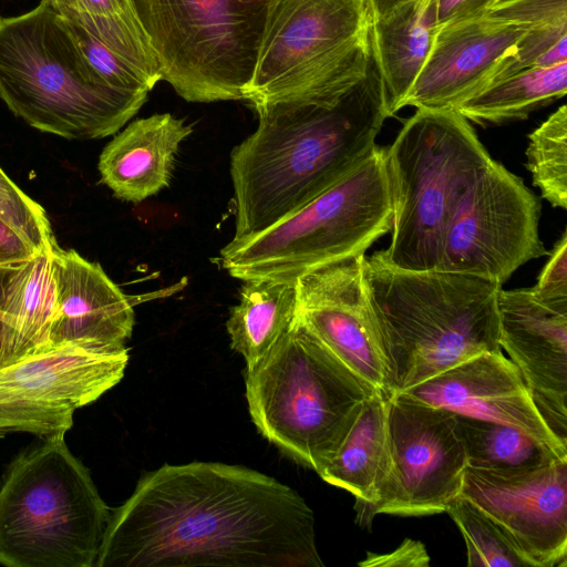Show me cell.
<instances>
[{"mask_svg": "<svg viewBox=\"0 0 567 567\" xmlns=\"http://www.w3.org/2000/svg\"><path fill=\"white\" fill-rule=\"evenodd\" d=\"M455 421L470 467L520 471L567 458L514 426L460 414Z\"/></svg>", "mask_w": 567, "mask_h": 567, "instance_id": "4316f807", "label": "cell"}, {"mask_svg": "<svg viewBox=\"0 0 567 567\" xmlns=\"http://www.w3.org/2000/svg\"><path fill=\"white\" fill-rule=\"evenodd\" d=\"M0 218L35 250H51L55 238L44 208L22 192L0 168Z\"/></svg>", "mask_w": 567, "mask_h": 567, "instance_id": "f546056e", "label": "cell"}, {"mask_svg": "<svg viewBox=\"0 0 567 567\" xmlns=\"http://www.w3.org/2000/svg\"><path fill=\"white\" fill-rule=\"evenodd\" d=\"M527 32L488 12L439 27L402 109L454 110L493 80Z\"/></svg>", "mask_w": 567, "mask_h": 567, "instance_id": "e0dca14e", "label": "cell"}, {"mask_svg": "<svg viewBox=\"0 0 567 567\" xmlns=\"http://www.w3.org/2000/svg\"><path fill=\"white\" fill-rule=\"evenodd\" d=\"M461 496L496 524L530 567L567 566V458L520 471L467 466Z\"/></svg>", "mask_w": 567, "mask_h": 567, "instance_id": "5bb4252c", "label": "cell"}, {"mask_svg": "<svg viewBox=\"0 0 567 567\" xmlns=\"http://www.w3.org/2000/svg\"><path fill=\"white\" fill-rule=\"evenodd\" d=\"M496 0H436L437 25L486 13Z\"/></svg>", "mask_w": 567, "mask_h": 567, "instance_id": "d590c367", "label": "cell"}, {"mask_svg": "<svg viewBox=\"0 0 567 567\" xmlns=\"http://www.w3.org/2000/svg\"><path fill=\"white\" fill-rule=\"evenodd\" d=\"M363 257L301 276L296 316L352 373L385 395L388 371L365 299Z\"/></svg>", "mask_w": 567, "mask_h": 567, "instance_id": "9a60e30c", "label": "cell"}, {"mask_svg": "<svg viewBox=\"0 0 567 567\" xmlns=\"http://www.w3.org/2000/svg\"><path fill=\"white\" fill-rule=\"evenodd\" d=\"M540 204L523 181L495 161L468 184L445 230L440 269L503 285L522 265L546 255Z\"/></svg>", "mask_w": 567, "mask_h": 567, "instance_id": "8fae6325", "label": "cell"}, {"mask_svg": "<svg viewBox=\"0 0 567 567\" xmlns=\"http://www.w3.org/2000/svg\"><path fill=\"white\" fill-rule=\"evenodd\" d=\"M65 19L78 23L137 70L152 87L162 80L155 51L132 0H48Z\"/></svg>", "mask_w": 567, "mask_h": 567, "instance_id": "d4e9b609", "label": "cell"}, {"mask_svg": "<svg viewBox=\"0 0 567 567\" xmlns=\"http://www.w3.org/2000/svg\"><path fill=\"white\" fill-rule=\"evenodd\" d=\"M51 250L40 251L31 259L10 267L8 305L13 319L11 363L51 348L50 328L55 303Z\"/></svg>", "mask_w": 567, "mask_h": 567, "instance_id": "484cf974", "label": "cell"}, {"mask_svg": "<svg viewBox=\"0 0 567 567\" xmlns=\"http://www.w3.org/2000/svg\"><path fill=\"white\" fill-rule=\"evenodd\" d=\"M38 252L40 251L0 218V267L27 261Z\"/></svg>", "mask_w": 567, "mask_h": 567, "instance_id": "e575fe53", "label": "cell"}, {"mask_svg": "<svg viewBox=\"0 0 567 567\" xmlns=\"http://www.w3.org/2000/svg\"><path fill=\"white\" fill-rule=\"evenodd\" d=\"M567 62L529 68L494 81L454 110L468 122L501 125L526 118L532 112L565 96Z\"/></svg>", "mask_w": 567, "mask_h": 567, "instance_id": "cb8c5ba5", "label": "cell"}, {"mask_svg": "<svg viewBox=\"0 0 567 567\" xmlns=\"http://www.w3.org/2000/svg\"><path fill=\"white\" fill-rule=\"evenodd\" d=\"M162 80L187 102L243 100L272 0H132Z\"/></svg>", "mask_w": 567, "mask_h": 567, "instance_id": "30bf717a", "label": "cell"}, {"mask_svg": "<svg viewBox=\"0 0 567 567\" xmlns=\"http://www.w3.org/2000/svg\"><path fill=\"white\" fill-rule=\"evenodd\" d=\"M147 94L104 83L48 0L0 18V99L30 126L68 140L103 138L118 132Z\"/></svg>", "mask_w": 567, "mask_h": 567, "instance_id": "277c9868", "label": "cell"}, {"mask_svg": "<svg viewBox=\"0 0 567 567\" xmlns=\"http://www.w3.org/2000/svg\"><path fill=\"white\" fill-rule=\"evenodd\" d=\"M497 315L501 348L547 426L567 445V308L540 301L530 288H501Z\"/></svg>", "mask_w": 567, "mask_h": 567, "instance_id": "2e32d148", "label": "cell"}, {"mask_svg": "<svg viewBox=\"0 0 567 567\" xmlns=\"http://www.w3.org/2000/svg\"><path fill=\"white\" fill-rule=\"evenodd\" d=\"M540 301L567 308V235L566 231L555 244L536 285L530 288Z\"/></svg>", "mask_w": 567, "mask_h": 567, "instance_id": "d6a6232c", "label": "cell"}, {"mask_svg": "<svg viewBox=\"0 0 567 567\" xmlns=\"http://www.w3.org/2000/svg\"><path fill=\"white\" fill-rule=\"evenodd\" d=\"M487 12L528 31L567 28V0H499Z\"/></svg>", "mask_w": 567, "mask_h": 567, "instance_id": "1f68e13d", "label": "cell"}, {"mask_svg": "<svg viewBox=\"0 0 567 567\" xmlns=\"http://www.w3.org/2000/svg\"><path fill=\"white\" fill-rule=\"evenodd\" d=\"M296 315V284L272 279L244 281L226 329L231 348L244 357L246 368L261 360L290 330Z\"/></svg>", "mask_w": 567, "mask_h": 567, "instance_id": "603a6c76", "label": "cell"}, {"mask_svg": "<svg viewBox=\"0 0 567 567\" xmlns=\"http://www.w3.org/2000/svg\"><path fill=\"white\" fill-rule=\"evenodd\" d=\"M193 132L169 113L130 123L99 158L102 182L118 199L141 203L169 185L181 143Z\"/></svg>", "mask_w": 567, "mask_h": 567, "instance_id": "ffe728a7", "label": "cell"}, {"mask_svg": "<svg viewBox=\"0 0 567 567\" xmlns=\"http://www.w3.org/2000/svg\"><path fill=\"white\" fill-rule=\"evenodd\" d=\"M373 18L383 17L411 0H368Z\"/></svg>", "mask_w": 567, "mask_h": 567, "instance_id": "74e56055", "label": "cell"}, {"mask_svg": "<svg viewBox=\"0 0 567 567\" xmlns=\"http://www.w3.org/2000/svg\"><path fill=\"white\" fill-rule=\"evenodd\" d=\"M430 557L425 546L417 540L406 538L393 551L378 555L368 554L365 559L359 563L360 566H404V567H423L429 566Z\"/></svg>", "mask_w": 567, "mask_h": 567, "instance_id": "836d02e7", "label": "cell"}, {"mask_svg": "<svg viewBox=\"0 0 567 567\" xmlns=\"http://www.w3.org/2000/svg\"><path fill=\"white\" fill-rule=\"evenodd\" d=\"M533 183L554 207L567 208V107L561 105L528 136Z\"/></svg>", "mask_w": 567, "mask_h": 567, "instance_id": "83f0119b", "label": "cell"}, {"mask_svg": "<svg viewBox=\"0 0 567 567\" xmlns=\"http://www.w3.org/2000/svg\"><path fill=\"white\" fill-rule=\"evenodd\" d=\"M491 161L470 122L455 110L416 109L384 148L392 206L384 259L401 269H440L450 216Z\"/></svg>", "mask_w": 567, "mask_h": 567, "instance_id": "52a82bcc", "label": "cell"}, {"mask_svg": "<svg viewBox=\"0 0 567 567\" xmlns=\"http://www.w3.org/2000/svg\"><path fill=\"white\" fill-rule=\"evenodd\" d=\"M496 1H499V0H496Z\"/></svg>", "mask_w": 567, "mask_h": 567, "instance_id": "60d3db41", "label": "cell"}, {"mask_svg": "<svg viewBox=\"0 0 567 567\" xmlns=\"http://www.w3.org/2000/svg\"><path fill=\"white\" fill-rule=\"evenodd\" d=\"M362 275L386 364L385 396L480 353L502 351L501 285L464 272L396 268L381 251L364 255Z\"/></svg>", "mask_w": 567, "mask_h": 567, "instance_id": "3957f363", "label": "cell"}, {"mask_svg": "<svg viewBox=\"0 0 567 567\" xmlns=\"http://www.w3.org/2000/svg\"><path fill=\"white\" fill-rule=\"evenodd\" d=\"M10 267H0V368L11 363L13 348V319L8 305Z\"/></svg>", "mask_w": 567, "mask_h": 567, "instance_id": "8d00e7d4", "label": "cell"}, {"mask_svg": "<svg viewBox=\"0 0 567 567\" xmlns=\"http://www.w3.org/2000/svg\"><path fill=\"white\" fill-rule=\"evenodd\" d=\"M2 435H3V433H2V432H0V437H1Z\"/></svg>", "mask_w": 567, "mask_h": 567, "instance_id": "f35d334b", "label": "cell"}, {"mask_svg": "<svg viewBox=\"0 0 567 567\" xmlns=\"http://www.w3.org/2000/svg\"><path fill=\"white\" fill-rule=\"evenodd\" d=\"M92 71L107 85L121 91L150 92L153 87L133 66L102 44L78 23L64 18Z\"/></svg>", "mask_w": 567, "mask_h": 567, "instance_id": "4dcf8cb0", "label": "cell"}, {"mask_svg": "<svg viewBox=\"0 0 567 567\" xmlns=\"http://www.w3.org/2000/svg\"><path fill=\"white\" fill-rule=\"evenodd\" d=\"M391 226L384 148L375 145L349 174L298 210L259 233L233 238L219 261L243 281L296 284L319 267L365 255Z\"/></svg>", "mask_w": 567, "mask_h": 567, "instance_id": "ba28073f", "label": "cell"}, {"mask_svg": "<svg viewBox=\"0 0 567 567\" xmlns=\"http://www.w3.org/2000/svg\"><path fill=\"white\" fill-rule=\"evenodd\" d=\"M111 512L64 434L45 437L0 485V565L95 567Z\"/></svg>", "mask_w": 567, "mask_h": 567, "instance_id": "8992f818", "label": "cell"}, {"mask_svg": "<svg viewBox=\"0 0 567 567\" xmlns=\"http://www.w3.org/2000/svg\"><path fill=\"white\" fill-rule=\"evenodd\" d=\"M373 13L368 0H272L243 100L328 103L367 72Z\"/></svg>", "mask_w": 567, "mask_h": 567, "instance_id": "9c48e42d", "label": "cell"}, {"mask_svg": "<svg viewBox=\"0 0 567 567\" xmlns=\"http://www.w3.org/2000/svg\"><path fill=\"white\" fill-rule=\"evenodd\" d=\"M254 110L257 128L230 155L233 238L268 228L349 174L392 116L373 47L365 74L337 100Z\"/></svg>", "mask_w": 567, "mask_h": 567, "instance_id": "7a4b0ae2", "label": "cell"}, {"mask_svg": "<svg viewBox=\"0 0 567 567\" xmlns=\"http://www.w3.org/2000/svg\"><path fill=\"white\" fill-rule=\"evenodd\" d=\"M55 303L50 347L76 344L89 350L126 349L135 315L131 297L116 286L97 262L56 244L51 250Z\"/></svg>", "mask_w": 567, "mask_h": 567, "instance_id": "d6986e66", "label": "cell"}, {"mask_svg": "<svg viewBox=\"0 0 567 567\" xmlns=\"http://www.w3.org/2000/svg\"><path fill=\"white\" fill-rule=\"evenodd\" d=\"M388 461L385 395L375 392L365 399L351 429L319 475L351 493L362 512L375 503Z\"/></svg>", "mask_w": 567, "mask_h": 567, "instance_id": "7402d4cb", "label": "cell"}, {"mask_svg": "<svg viewBox=\"0 0 567 567\" xmlns=\"http://www.w3.org/2000/svg\"><path fill=\"white\" fill-rule=\"evenodd\" d=\"M446 513L464 537L468 566L530 567L496 524L468 499L460 495Z\"/></svg>", "mask_w": 567, "mask_h": 567, "instance_id": "f1b7e54d", "label": "cell"}, {"mask_svg": "<svg viewBox=\"0 0 567 567\" xmlns=\"http://www.w3.org/2000/svg\"><path fill=\"white\" fill-rule=\"evenodd\" d=\"M128 350L51 347L0 368V432L65 434L75 410L96 401L124 377Z\"/></svg>", "mask_w": 567, "mask_h": 567, "instance_id": "4fadbf2b", "label": "cell"}, {"mask_svg": "<svg viewBox=\"0 0 567 567\" xmlns=\"http://www.w3.org/2000/svg\"><path fill=\"white\" fill-rule=\"evenodd\" d=\"M426 2L430 1V0H425Z\"/></svg>", "mask_w": 567, "mask_h": 567, "instance_id": "ab89813d", "label": "cell"}, {"mask_svg": "<svg viewBox=\"0 0 567 567\" xmlns=\"http://www.w3.org/2000/svg\"><path fill=\"white\" fill-rule=\"evenodd\" d=\"M404 393L454 414L514 426L567 456V445L547 426L518 369L502 351L466 359Z\"/></svg>", "mask_w": 567, "mask_h": 567, "instance_id": "ac0fdd59", "label": "cell"}, {"mask_svg": "<svg viewBox=\"0 0 567 567\" xmlns=\"http://www.w3.org/2000/svg\"><path fill=\"white\" fill-rule=\"evenodd\" d=\"M437 28L436 0H411L373 18L372 47L391 115L402 109L429 56Z\"/></svg>", "mask_w": 567, "mask_h": 567, "instance_id": "44dd1931", "label": "cell"}, {"mask_svg": "<svg viewBox=\"0 0 567 567\" xmlns=\"http://www.w3.org/2000/svg\"><path fill=\"white\" fill-rule=\"evenodd\" d=\"M389 461L375 503L360 513L426 516L461 495L467 461L455 414L404 392L385 396Z\"/></svg>", "mask_w": 567, "mask_h": 567, "instance_id": "7c38bea8", "label": "cell"}, {"mask_svg": "<svg viewBox=\"0 0 567 567\" xmlns=\"http://www.w3.org/2000/svg\"><path fill=\"white\" fill-rule=\"evenodd\" d=\"M189 566L322 567L313 512L245 466L164 464L112 509L95 567Z\"/></svg>", "mask_w": 567, "mask_h": 567, "instance_id": "6da1fadb", "label": "cell"}, {"mask_svg": "<svg viewBox=\"0 0 567 567\" xmlns=\"http://www.w3.org/2000/svg\"><path fill=\"white\" fill-rule=\"evenodd\" d=\"M251 420L269 442L318 474L333 457L363 402L377 391L352 373L297 318L245 370Z\"/></svg>", "mask_w": 567, "mask_h": 567, "instance_id": "5b68a950", "label": "cell"}]
</instances>
